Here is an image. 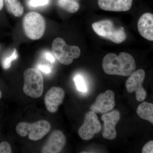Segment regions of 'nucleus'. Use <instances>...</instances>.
<instances>
[{"mask_svg":"<svg viewBox=\"0 0 153 153\" xmlns=\"http://www.w3.org/2000/svg\"><path fill=\"white\" fill-rule=\"evenodd\" d=\"M102 66L105 74L122 76H129L136 68L133 57L125 52L119 55L108 53L103 58Z\"/></svg>","mask_w":153,"mask_h":153,"instance_id":"obj_1","label":"nucleus"},{"mask_svg":"<svg viewBox=\"0 0 153 153\" xmlns=\"http://www.w3.org/2000/svg\"><path fill=\"white\" fill-rule=\"evenodd\" d=\"M92 27L98 36L115 44H120L126 39V34L123 27H116L111 20L106 19L95 22L92 24Z\"/></svg>","mask_w":153,"mask_h":153,"instance_id":"obj_2","label":"nucleus"},{"mask_svg":"<svg viewBox=\"0 0 153 153\" xmlns=\"http://www.w3.org/2000/svg\"><path fill=\"white\" fill-rule=\"evenodd\" d=\"M52 49L54 57L63 65L71 64L74 59L78 58L80 55L79 47L67 45L62 38H56L53 41Z\"/></svg>","mask_w":153,"mask_h":153,"instance_id":"obj_3","label":"nucleus"},{"mask_svg":"<svg viewBox=\"0 0 153 153\" xmlns=\"http://www.w3.org/2000/svg\"><path fill=\"white\" fill-rule=\"evenodd\" d=\"M23 27L26 36L33 40L42 38L46 29V22L44 17L36 12L26 14L23 21Z\"/></svg>","mask_w":153,"mask_h":153,"instance_id":"obj_4","label":"nucleus"},{"mask_svg":"<svg viewBox=\"0 0 153 153\" xmlns=\"http://www.w3.org/2000/svg\"><path fill=\"white\" fill-rule=\"evenodd\" d=\"M23 91L25 94L34 98L40 97L44 91V79L38 69L29 68L24 74Z\"/></svg>","mask_w":153,"mask_h":153,"instance_id":"obj_5","label":"nucleus"},{"mask_svg":"<svg viewBox=\"0 0 153 153\" xmlns=\"http://www.w3.org/2000/svg\"><path fill=\"white\" fill-rule=\"evenodd\" d=\"M51 129L49 122L41 120L33 123H20L17 125L16 131L19 135L25 137L28 135L31 140L38 141L47 134Z\"/></svg>","mask_w":153,"mask_h":153,"instance_id":"obj_6","label":"nucleus"},{"mask_svg":"<svg viewBox=\"0 0 153 153\" xmlns=\"http://www.w3.org/2000/svg\"><path fill=\"white\" fill-rule=\"evenodd\" d=\"M145 75L143 69H138L132 73L126 82V88L128 92H135L137 100L139 102L143 101L146 97V92L143 86Z\"/></svg>","mask_w":153,"mask_h":153,"instance_id":"obj_7","label":"nucleus"},{"mask_svg":"<svg viewBox=\"0 0 153 153\" xmlns=\"http://www.w3.org/2000/svg\"><path fill=\"white\" fill-rule=\"evenodd\" d=\"M101 129V124L97 115L95 113L90 111L85 114L84 123L78 129V133L82 139L89 140Z\"/></svg>","mask_w":153,"mask_h":153,"instance_id":"obj_8","label":"nucleus"},{"mask_svg":"<svg viewBox=\"0 0 153 153\" xmlns=\"http://www.w3.org/2000/svg\"><path fill=\"white\" fill-rule=\"evenodd\" d=\"M114 106V92L108 90L98 95L95 102L91 106L90 110L95 113L104 114L112 110Z\"/></svg>","mask_w":153,"mask_h":153,"instance_id":"obj_9","label":"nucleus"},{"mask_svg":"<svg viewBox=\"0 0 153 153\" xmlns=\"http://www.w3.org/2000/svg\"><path fill=\"white\" fill-rule=\"evenodd\" d=\"M120 119V112L117 110H114L102 116L101 120L104 122V130L102 133L104 138L110 140L116 138L117 134L115 127Z\"/></svg>","mask_w":153,"mask_h":153,"instance_id":"obj_10","label":"nucleus"},{"mask_svg":"<svg viewBox=\"0 0 153 153\" xmlns=\"http://www.w3.org/2000/svg\"><path fill=\"white\" fill-rule=\"evenodd\" d=\"M65 96V91L61 88H51L47 91L44 98L47 110L51 113L56 112L59 106L63 103Z\"/></svg>","mask_w":153,"mask_h":153,"instance_id":"obj_11","label":"nucleus"},{"mask_svg":"<svg viewBox=\"0 0 153 153\" xmlns=\"http://www.w3.org/2000/svg\"><path fill=\"white\" fill-rule=\"evenodd\" d=\"M66 137L62 131L55 130L52 132L41 150L43 153L60 152L66 145Z\"/></svg>","mask_w":153,"mask_h":153,"instance_id":"obj_12","label":"nucleus"},{"mask_svg":"<svg viewBox=\"0 0 153 153\" xmlns=\"http://www.w3.org/2000/svg\"><path fill=\"white\" fill-rule=\"evenodd\" d=\"M133 0H98L100 9L112 12H126L131 8Z\"/></svg>","mask_w":153,"mask_h":153,"instance_id":"obj_13","label":"nucleus"},{"mask_svg":"<svg viewBox=\"0 0 153 153\" xmlns=\"http://www.w3.org/2000/svg\"><path fill=\"white\" fill-rule=\"evenodd\" d=\"M138 30L143 38L153 41V15L151 13L143 14L139 19Z\"/></svg>","mask_w":153,"mask_h":153,"instance_id":"obj_14","label":"nucleus"},{"mask_svg":"<svg viewBox=\"0 0 153 153\" xmlns=\"http://www.w3.org/2000/svg\"><path fill=\"white\" fill-rule=\"evenodd\" d=\"M137 114L142 119L153 124V104L144 102L140 104L137 109Z\"/></svg>","mask_w":153,"mask_h":153,"instance_id":"obj_15","label":"nucleus"},{"mask_svg":"<svg viewBox=\"0 0 153 153\" xmlns=\"http://www.w3.org/2000/svg\"><path fill=\"white\" fill-rule=\"evenodd\" d=\"M7 10L15 16H22L24 13V7L18 0H4Z\"/></svg>","mask_w":153,"mask_h":153,"instance_id":"obj_16","label":"nucleus"},{"mask_svg":"<svg viewBox=\"0 0 153 153\" xmlns=\"http://www.w3.org/2000/svg\"><path fill=\"white\" fill-rule=\"evenodd\" d=\"M58 5L61 8L70 13H75L79 9V4L74 0H59Z\"/></svg>","mask_w":153,"mask_h":153,"instance_id":"obj_17","label":"nucleus"},{"mask_svg":"<svg viewBox=\"0 0 153 153\" xmlns=\"http://www.w3.org/2000/svg\"><path fill=\"white\" fill-rule=\"evenodd\" d=\"M74 81L75 82L77 89L82 92H85L87 91L86 84L83 77L81 75H78L75 76L74 78Z\"/></svg>","mask_w":153,"mask_h":153,"instance_id":"obj_18","label":"nucleus"},{"mask_svg":"<svg viewBox=\"0 0 153 153\" xmlns=\"http://www.w3.org/2000/svg\"><path fill=\"white\" fill-rule=\"evenodd\" d=\"M18 57V54L16 49H14L12 55L9 57H6L3 62V68L7 69L10 67L12 61L16 60Z\"/></svg>","mask_w":153,"mask_h":153,"instance_id":"obj_19","label":"nucleus"},{"mask_svg":"<svg viewBox=\"0 0 153 153\" xmlns=\"http://www.w3.org/2000/svg\"><path fill=\"white\" fill-rule=\"evenodd\" d=\"M49 0H30L29 5L32 7H37L47 5L49 4Z\"/></svg>","mask_w":153,"mask_h":153,"instance_id":"obj_20","label":"nucleus"},{"mask_svg":"<svg viewBox=\"0 0 153 153\" xmlns=\"http://www.w3.org/2000/svg\"><path fill=\"white\" fill-rule=\"evenodd\" d=\"M12 149L8 143L3 142L0 143V153H11Z\"/></svg>","mask_w":153,"mask_h":153,"instance_id":"obj_21","label":"nucleus"},{"mask_svg":"<svg viewBox=\"0 0 153 153\" xmlns=\"http://www.w3.org/2000/svg\"><path fill=\"white\" fill-rule=\"evenodd\" d=\"M153 141L151 140L146 143L144 146L142 151V153H153Z\"/></svg>","mask_w":153,"mask_h":153,"instance_id":"obj_22","label":"nucleus"},{"mask_svg":"<svg viewBox=\"0 0 153 153\" xmlns=\"http://www.w3.org/2000/svg\"><path fill=\"white\" fill-rule=\"evenodd\" d=\"M38 68L39 70L46 74H49L52 71L51 68L48 65L39 64L38 65Z\"/></svg>","mask_w":153,"mask_h":153,"instance_id":"obj_23","label":"nucleus"},{"mask_svg":"<svg viewBox=\"0 0 153 153\" xmlns=\"http://www.w3.org/2000/svg\"><path fill=\"white\" fill-rule=\"evenodd\" d=\"M45 58L49 61V62L52 63H54L55 62V58L54 55L50 52H47L44 54Z\"/></svg>","mask_w":153,"mask_h":153,"instance_id":"obj_24","label":"nucleus"},{"mask_svg":"<svg viewBox=\"0 0 153 153\" xmlns=\"http://www.w3.org/2000/svg\"><path fill=\"white\" fill-rule=\"evenodd\" d=\"M4 0H0V10H1L2 9L3 6H4Z\"/></svg>","mask_w":153,"mask_h":153,"instance_id":"obj_25","label":"nucleus"},{"mask_svg":"<svg viewBox=\"0 0 153 153\" xmlns=\"http://www.w3.org/2000/svg\"><path fill=\"white\" fill-rule=\"evenodd\" d=\"M2 97V93L1 92V91H0V99H1V97Z\"/></svg>","mask_w":153,"mask_h":153,"instance_id":"obj_26","label":"nucleus"}]
</instances>
